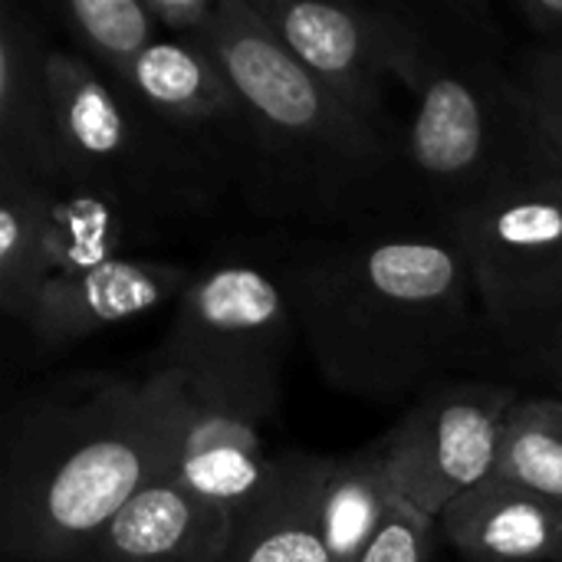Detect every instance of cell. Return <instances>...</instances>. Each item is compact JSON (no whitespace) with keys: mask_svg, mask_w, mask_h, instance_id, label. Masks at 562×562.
Listing matches in <instances>:
<instances>
[{"mask_svg":"<svg viewBox=\"0 0 562 562\" xmlns=\"http://www.w3.org/2000/svg\"><path fill=\"white\" fill-rule=\"evenodd\" d=\"M283 293L319 375L366 402L418 398L484 342L468 260L445 231L310 247L286 263Z\"/></svg>","mask_w":562,"mask_h":562,"instance_id":"cell-1","label":"cell"},{"mask_svg":"<svg viewBox=\"0 0 562 562\" xmlns=\"http://www.w3.org/2000/svg\"><path fill=\"white\" fill-rule=\"evenodd\" d=\"M165 389L82 375L23 395L3 431L0 550L10 562H82L112 517L165 481Z\"/></svg>","mask_w":562,"mask_h":562,"instance_id":"cell-2","label":"cell"},{"mask_svg":"<svg viewBox=\"0 0 562 562\" xmlns=\"http://www.w3.org/2000/svg\"><path fill=\"white\" fill-rule=\"evenodd\" d=\"M204 46L240 99L234 184L257 214L359 224L412 194L405 138L366 122L306 72L254 0H224Z\"/></svg>","mask_w":562,"mask_h":562,"instance_id":"cell-3","label":"cell"},{"mask_svg":"<svg viewBox=\"0 0 562 562\" xmlns=\"http://www.w3.org/2000/svg\"><path fill=\"white\" fill-rule=\"evenodd\" d=\"M408 20L412 46L395 72L415 99L405 171L412 198L445 224L537 168V119L514 79L494 7L408 3Z\"/></svg>","mask_w":562,"mask_h":562,"instance_id":"cell-4","label":"cell"},{"mask_svg":"<svg viewBox=\"0 0 562 562\" xmlns=\"http://www.w3.org/2000/svg\"><path fill=\"white\" fill-rule=\"evenodd\" d=\"M49 92L66 188L89 191L161 231L207 211L231 178L184 135L105 79L72 46H49Z\"/></svg>","mask_w":562,"mask_h":562,"instance_id":"cell-5","label":"cell"},{"mask_svg":"<svg viewBox=\"0 0 562 562\" xmlns=\"http://www.w3.org/2000/svg\"><path fill=\"white\" fill-rule=\"evenodd\" d=\"M293 333L283 283L250 263H217L178 296L155 369L194 395L267 422L280 405Z\"/></svg>","mask_w":562,"mask_h":562,"instance_id":"cell-6","label":"cell"},{"mask_svg":"<svg viewBox=\"0 0 562 562\" xmlns=\"http://www.w3.org/2000/svg\"><path fill=\"white\" fill-rule=\"evenodd\" d=\"M461 247L484 333H514L562 310V181L537 161L484 201L448 217Z\"/></svg>","mask_w":562,"mask_h":562,"instance_id":"cell-7","label":"cell"},{"mask_svg":"<svg viewBox=\"0 0 562 562\" xmlns=\"http://www.w3.org/2000/svg\"><path fill=\"white\" fill-rule=\"evenodd\" d=\"M158 227L66 184L0 178V306L26 323L40 293L76 270L132 257Z\"/></svg>","mask_w":562,"mask_h":562,"instance_id":"cell-8","label":"cell"},{"mask_svg":"<svg viewBox=\"0 0 562 562\" xmlns=\"http://www.w3.org/2000/svg\"><path fill=\"white\" fill-rule=\"evenodd\" d=\"M524 389L494 379H441L389 428L385 448L398 494L441 520L471 487L497 471L507 412Z\"/></svg>","mask_w":562,"mask_h":562,"instance_id":"cell-9","label":"cell"},{"mask_svg":"<svg viewBox=\"0 0 562 562\" xmlns=\"http://www.w3.org/2000/svg\"><path fill=\"white\" fill-rule=\"evenodd\" d=\"M254 7L306 72L366 122L392 132L389 86L412 46L408 3L254 0Z\"/></svg>","mask_w":562,"mask_h":562,"instance_id":"cell-10","label":"cell"},{"mask_svg":"<svg viewBox=\"0 0 562 562\" xmlns=\"http://www.w3.org/2000/svg\"><path fill=\"white\" fill-rule=\"evenodd\" d=\"M165 389L168 464L165 481L201 501L234 510L250 507L273 474L257 418L224 408L184 389L175 375L151 369Z\"/></svg>","mask_w":562,"mask_h":562,"instance_id":"cell-11","label":"cell"},{"mask_svg":"<svg viewBox=\"0 0 562 562\" xmlns=\"http://www.w3.org/2000/svg\"><path fill=\"white\" fill-rule=\"evenodd\" d=\"M119 86L165 125L184 135L214 168L231 178V184L237 181L244 112L227 72L204 43H184L171 36L155 40L132 72L119 79Z\"/></svg>","mask_w":562,"mask_h":562,"instance_id":"cell-12","label":"cell"},{"mask_svg":"<svg viewBox=\"0 0 562 562\" xmlns=\"http://www.w3.org/2000/svg\"><path fill=\"white\" fill-rule=\"evenodd\" d=\"M191 283L188 267L155 257H115L53 280L26 326L46 349L82 342L109 326L135 319L168 300H178Z\"/></svg>","mask_w":562,"mask_h":562,"instance_id":"cell-13","label":"cell"},{"mask_svg":"<svg viewBox=\"0 0 562 562\" xmlns=\"http://www.w3.org/2000/svg\"><path fill=\"white\" fill-rule=\"evenodd\" d=\"M46 26L23 7H0V178L66 184L49 92Z\"/></svg>","mask_w":562,"mask_h":562,"instance_id":"cell-14","label":"cell"},{"mask_svg":"<svg viewBox=\"0 0 562 562\" xmlns=\"http://www.w3.org/2000/svg\"><path fill=\"white\" fill-rule=\"evenodd\" d=\"M234 510L151 484L95 537L82 562H224Z\"/></svg>","mask_w":562,"mask_h":562,"instance_id":"cell-15","label":"cell"},{"mask_svg":"<svg viewBox=\"0 0 562 562\" xmlns=\"http://www.w3.org/2000/svg\"><path fill=\"white\" fill-rule=\"evenodd\" d=\"M438 527L468 562H562V501L497 474L461 494Z\"/></svg>","mask_w":562,"mask_h":562,"instance_id":"cell-16","label":"cell"},{"mask_svg":"<svg viewBox=\"0 0 562 562\" xmlns=\"http://www.w3.org/2000/svg\"><path fill=\"white\" fill-rule=\"evenodd\" d=\"M329 468L333 458H273L267 487L234 517L224 562H333L319 520Z\"/></svg>","mask_w":562,"mask_h":562,"instance_id":"cell-17","label":"cell"},{"mask_svg":"<svg viewBox=\"0 0 562 562\" xmlns=\"http://www.w3.org/2000/svg\"><path fill=\"white\" fill-rule=\"evenodd\" d=\"M398 497L385 438H375L349 458H333L323 487V540L333 562H356Z\"/></svg>","mask_w":562,"mask_h":562,"instance_id":"cell-18","label":"cell"},{"mask_svg":"<svg viewBox=\"0 0 562 562\" xmlns=\"http://www.w3.org/2000/svg\"><path fill=\"white\" fill-rule=\"evenodd\" d=\"M72 49L105 79H125L142 53L161 40L145 0H69L56 10Z\"/></svg>","mask_w":562,"mask_h":562,"instance_id":"cell-19","label":"cell"},{"mask_svg":"<svg viewBox=\"0 0 562 562\" xmlns=\"http://www.w3.org/2000/svg\"><path fill=\"white\" fill-rule=\"evenodd\" d=\"M497 477L562 501V398L524 392L507 412Z\"/></svg>","mask_w":562,"mask_h":562,"instance_id":"cell-20","label":"cell"},{"mask_svg":"<svg viewBox=\"0 0 562 562\" xmlns=\"http://www.w3.org/2000/svg\"><path fill=\"white\" fill-rule=\"evenodd\" d=\"M474 362L497 369L507 379L530 382L537 385V392L562 398V310L514 333H484Z\"/></svg>","mask_w":562,"mask_h":562,"instance_id":"cell-21","label":"cell"},{"mask_svg":"<svg viewBox=\"0 0 562 562\" xmlns=\"http://www.w3.org/2000/svg\"><path fill=\"white\" fill-rule=\"evenodd\" d=\"M435 530H441L438 520L398 494L356 562H428Z\"/></svg>","mask_w":562,"mask_h":562,"instance_id":"cell-22","label":"cell"},{"mask_svg":"<svg viewBox=\"0 0 562 562\" xmlns=\"http://www.w3.org/2000/svg\"><path fill=\"white\" fill-rule=\"evenodd\" d=\"M510 69L530 109L562 122V43H527L510 56Z\"/></svg>","mask_w":562,"mask_h":562,"instance_id":"cell-23","label":"cell"},{"mask_svg":"<svg viewBox=\"0 0 562 562\" xmlns=\"http://www.w3.org/2000/svg\"><path fill=\"white\" fill-rule=\"evenodd\" d=\"M158 30L171 40L204 43L214 30L224 0H145Z\"/></svg>","mask_w":562,"mask_h":562,"instance_id":"cell-24","label":"cell"},{"mask_svg":"<svg viewBox=\"0 0 562 562\" xmlns=\"http://www.w3.org/2000/svg\"><path fill=\"white\" fill-rule=\"evenodd\" d=\"M510 10L530 43H562V0H517Z\"/></svg>","mask_w":562,"mask_h":562,"instance_id":"cell-25","label":"cell"},{"mask_svg":"<svg viewBox=\"0 0 562 562\" xmlns=\"http://www.w3.org/2000/svg\"><path fill=\"white\" fill-rule=\"evenodd\" d=\"M537 148H540V158L550 171H557V178L562 181V122H553V119H543L537 115Z\"/></svg>","mask_w":562,"mask_h":562,"instance_id":"cell-26","label":"cell"}]
</instances>
